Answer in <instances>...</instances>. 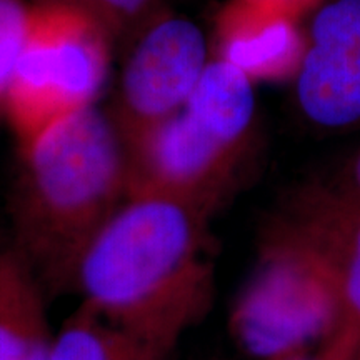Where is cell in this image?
<instances>
[{
	"instance_id": "obj_1",
	"label": "cell",
	"mask_w": 360,
	"mask_h": 360,
	"mask_svg": "<svg viewBox=\"0 0 360 360\" xmlns=\"http://www.w3.org/2000/svg\"><path fill=\"white\" fill-rule=\"evenodd\" d=\"M209 222L177 200L129 195L80 259V305L172 357L214 302Z\"/></svg>"
},
{
	"instance_id": "obj_2",
	"label": "cell",
	"mask_w": 360,
	"mask_h": 360,
	"mask_svg": "<svg viewBox=\"0 0 360 360\" xmlns=\"http://www.w3.org/2000/svg\"><path fill=\"white\" fill-rule=\"evenodd\" d=\"M17 157L8 244L47 295L74 292L84 252L129 197L122 137L109 112L94 105L47 130Z\"/></svg>"
},
{
	"instance_id": "obj_3",
	"label": "cell",
	"mask_w": 360,
	"mask_h": 360,
	"mask_svg": "<svg viewBox=\"0 0 360 360\" xmlns=\"http://www.w3.org/2000/svg\"><path fill=\"white\" fill-rule=\"evenodd\" d=\"M342 322L339 297L307 247L269 217L257 238V259L233 300L229 328L254 360H287L323 349Z\"/></svg>"
},
{
	"instance_id": "obj_4",
	"label": "cell",
	"mask_w": 360,
	"mask_h": 360,
	"mask_svg": "<svg viewBox=\"0 0 360 360\" xmlns=\"http://www.w3.org/2000/svg\"><path fill=\"white\" fill-rule=\"evenodd\" d=\"M29 2L4 115L17 150L69 117L97 105L115 45L97 22L75 8Z\"/></svg>"
},
{
	"instance_id": "obj_5",
	"label": "cell",
	"mask_w": 360,
	"mask_h": 360,
	"mask_svg": "<svg viewBox=\"0 0 360 360\" xmlns=\"http://www.w3.org/2000/svg\"><path fill=\"white\" fill-rule=\"evenodd\" d=\"M129 195H159L212 217L240 187L254 147L227 141L186 110L124 142Z\"/></svg>"
},
{
	"instance_id": "obj_6",
	"label": "cell",
	"mask_w": 360,
	"mask_h": 360,
	"mask_svg": "<svg viewBox=\"0 0 360 360\" xmlns=\"http://www.w3.org/2000/svg\"><path fill=\"white\" fill-rule=\"evenodd\" d=\"M210 62L204 30L165 11L130 42L120 75L114 120L122 142L184 109Z\"/></svg>"
},
{
	"instance_id": "obj_7",
	"label": "cell",
	"mask_w": 360,
	"mask_h": 360,
	"mask_svg": "<svg viewBox=\"0 0 360 360\" xmlns=\"http://www.w3.org/2000/svg\"><path fill=\"white\" fill-rule=\"evenodd\" d=\"M307 247L334 283L342 322L328 344L352 354L360 342V200L328 180H310L267 215Z\"/></svg>"
},
{
	"instance_id": "obj_8",
	"label": "cell",
	"mask_w": 360,
	"mask_h": 360,
	"mask_svg": "<svg viewBox=\"0 0 360 360\" xmlns=\"http://www.w3.org/2000/svg\"><path fill=\"white\" fill-rule=\"evenodd\" d=\"M297 109L326 134L360 129V0H322L295 77Z\"/></svg>"
},
{
	"instance_id": "obj_9",
	"label": "cell",
	"mask_w": 360,
	"mask_h": 360,
	"mask_svg": "<svg viewBox=\"0 0 360 360\" xmlns=\"http://www.w3.org/2000/svg\"><path fill=\"white\" fill-rule=\"evenodd\" d=\"M47 292L11 244L0 245V360H51Z\"/></svg>"
},
{
	"instance_id": "obj_10",
	"label": "cell",
	"mask_w": 360,
	"mask_h": 360,
	"mask_svg": "<svg viewBox=\"0 0 360 360\" xmlns=\"http://www.w3.org/2000/svg\"><path fill=\"white\" fill-rule=\"evenodd\" d=\"M217 57L240 67L252 79L278 75L295 57V37L283 13L236 0L219 22Z\"/></svg>"
},
{
	"instance_id": "obj_11",
	"label": "cell",
	"mask_w": 360,
	"mask_h": 360,
	"mask_svg": "<svg viewBox=\"0 0 360 360\" xmlns=\"http://www.w3.org/2000/svg\"><path fill=\"white\" fill-rule=\"evenodd\" d=\"M130 337L79 305L53 332L51 360H117Z\"/></svg>"
},
{
	"instance_id": "obj_12",
	"label": "cell",
	"mask_w": 360,
	"mask_h": 360,
	"mask_svg": "<svg viewBox=\"0 0 360 360\" xmlns=\"http://www.w3.org/2000/svg\"><path fill=\"white\" fill-rule=\"evenodd\" d=\"M65 6L85 13L109 34L112 42H132L165 12L162 0H32Z\"/></svg>"
},
{
	"instance_id": "obj_13",
	"label": "cell",
	"mask_w": 360,
	"mask_h": 360,
	"mask_svg": "<svg viewBox=\"0 0 360 360\" xmlns=\"http://www.w3.org/2000/svg\"><path fill=\"white\" fill-rule=\"evenodd\" d=\"M29 0H0V124L6 115L8 85L24 42Z\"/></svg>"
},
{
	"instance_id": "obj_14",
	"label": "cell",
	"mask_w": 360,
	"mask_h": 360,
	"mask_svg": "<svg viewBox=\"0 0 360 360\" xmlns=\"http://www.w3.org/2000/svg\"><path fill=\"white\" fill-rule=\"evenodd\" d=\"M328 182L340 192L360 200V148L350 155V159L345 162L335 179L328 180Z\"/></svg>"
},
{
	"instance_id": "obj_15",
	"label": "cell",
	"mask_w": 360,
	"mask_h": 360,
	"mask_svg": "<svg viewBox=\"0 0 360 360\" xmlns=\"http://www.w3.org/2000/svg\"><path fill=\"white\" fill-rule=\"evenodd\" d=\"M117 360H170V355H165L159 350L143 345L130 337L127 345Z\"/></svg>"
},
{
	"instance_id": "obj_16",
	"label": "cell",
	"mask_w": 360,
	"mask_h": 360,
	"mask_svg": "<svg viewBox=\"0 0 360 360\" xmlns=\"http://www.w3.org/2000/svg\"><path fill=\"white\" fill-rule=\"evenodd\" d=\"M238 2H244L247 6H252V7L264 8V11L283 13L289 11V8L297 6L300 0H238Z\"/></svg>"
},
{
	"instance_id": "obj_17",
	"label": "cell",
	"mask_w": 360,
	"mask_h": 360,
	"mask_svg": "<svg viewBox=\"0 0 360 360\" xmlns=\"http://www.w3.org/2000/svg\"><path fill=\"white\" fill-rule=\"evenodd\" d=\"M287 360H340V359L322 349V350H319V354L314 355V357L312 355H302V357H294V359H287Z\"/></svg>"
},
{
	"instance_id": "obj_18",
	"label": "cell",
	"mask_w": 360,
	"mask_h": 360,
	"mask_svg": "<svg viewBox=\"0 0 360 360\" xmlns=\"http://www.w3.org/2000/svg\"><path fill=\"white\" fill-rule=\"evenodd\" d=\"M349 360H360V342L357 344V347H355L354 354L350 355V359H349Z\"/></svg>"
}]
</instances>
